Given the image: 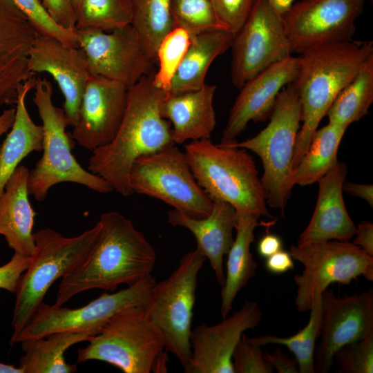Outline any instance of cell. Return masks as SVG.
I'll return each instance as SVG.
<instances>
[{"label": "cell", "mask_w": 373, "mask_h": 373, "mask_svg": "<svg viewBox=\"0 0 373 373\" xmlns=\"http://www.w3.org/2000/svg\"><path fill=\"white\" fill-rule=\"evenodd\" d=\"M168 93L155 84L153 74L142 77L127 90L125 114L114 139L92 151L88 170L123 196L133 193L128 177L135 160L175 144L171 124L160 111Z\"/></svg>", "instance_id": "1"}, {"label": "cell", "mask_w": 373, "mask_h": 373, "mask_svg": "<svg viewBox=\"0 0 373 373\" xmlns=\"http://www.w3.org/2000/svg\"><path fill=\"white\" fill-rule=\"evenodd\" d=\"M102 235L88 258L62 277L54 305L61 306L83 291H113L122 284L131 285L151 274L154 248L132 222L117 211L101 215Z\"/></svg>", "instance_id": "2"}, {"label": "cell", "mask_w": 373, "mask_h": 373, "mask_svg": "<svg viewBox=\"0 0 373 373\" xmlns=\"http://www.w3.org/2000/svg\"><path fill=\"white\" fill-rule=\"evenodd\" d=\"M372 54V41L352 39L318 46L297 57V73L291 84L300 99L302 125L295 144L293 170L338 94Z\"/></svg>", "instance_id": "3"}, {"label": "cell", "mask_w": 373, "mask_h": 373, "mask_svg": "<svg viewBox=\"0 0 373 373\" xmlns=\"http://www.w3.org/2000/svg\"><path fill=\"white\" fill-rule=\"evenodd\" d=\"M184 153L194 178L211 199L229 203L238 214L271 217L256 163L247 149L202 139L186 144Z\"/></svg>", "instance_id": "4"}, {"label": "cell", "mask_w": 373, "mask_h": 373, "mask_svg": "<svg viewBox=\"0 0 373 373\" xmlns=\"http://www.w3.org/2000/svg\"><path fill=\"white\" fill-rule=\"evenodd\" d=\"M102 232L98 222L93 228L74 237L63 236L50 228L34 233L35 250L15 293L11 338L28 323L43 303L50 285L79 267L88 258Z\"/></svg>", "instance_id": "5"}, {"label": "cell", "mask_w": 373, "mask_h": 373, "mask_svg": "<svg viewBox=\"0 0 373 373\" xmlns=\"http://www.w3.org/2000/svg\"><path fill=\"white\" fill-rule=\"evenodd\" d=\"M33 102L42 122L43 154L29 171L28 193L37 201H44L50 189L61 182L83 185L96 192L113 191L103 178L84 169L77 162L71 150L68 125L63 108L52 102V86L45 77H35Z\"/></svg>", "instance_id": "6"}, {"label": "cell", "mask_w": 373, "mask_h": 373, "mask_svg": "<svg viewBox=\"0 0 373 373\" xmlns=\"http://www.w3.org/2000/svg\"><path fill=\"white\" fill-rule=\"evenodd\" d=\"M164 350L162 334L143 306H131L115 314L77 351V361H102L124 373L164 372L167 359Z\"/></svg>", "instance_id": "7"}, {"label": "cell", "mask_w": 373, "mask_h": 373, "mask_svg": "<svg viewBox=\"0 0 373 373\" xmlns=\"http://www.w3.org/2000/svg\"><path fill=\"white\" fill-rule=\"evenodd\" d=\"M269 119L256 136L224 145L249 150L261 159L263 174L260 181L266 202L280 209L283 215L294 186L292 161L301 123L300 99L291 84L278 95Z\"/></svg>", "instance_id": "8"}, {"label": "cell", "mask_w": 373, "mask_h": 373, "mask_svg": "<svg viewBox=\"0 0 373 373\" xmlns=\"http://www.w3.org/2000/svg\"><path fill=\"white\" fill-rule=\"evenodd\" d=\"M206 259L196 249L184 254L171 274L156 283L143 306L161 332L166 351L176 357L184 370L191 355L190 334L198 274Z\"/></svg>", "instance_id": "9"}, {"label": "cell", "mask_w": 373, "mask_h": 373, "mask_svg": "<svg viewBox=\"0 0 373 373\" xmlns=\"http://www.w3.org/2000/svg\"><path fill=\"white\" fill-rule=\"evenodd\" d=\"M133 191L171 205L194 218L211 211L213 202L194 178L184 153L171 144L137 157L129 172Z\"/></svg>", "instance_id": "10"}, {"label": "cell", "mask_w": 373, "mask_h": 373, "mask_svg": "<svg viewBox=\"0 0 373 373\" xmlns=\"http://www.w3.org/2000/svg\"><path fill=\"white\" fill-rule=\"evenodd\" d=\"M289 254L304 267L294 276L298 312L309 311L314 296L331 284L349 285L359 276L373 281V256L348 241H308L291 246Z\"/></svg>", "instance_id": "11"}, {"label": "cell", "mask_w": 373, "mask_h": 373, "mask_svg": "<svg viewBox=\"0 0 373 373\" xmlns=\"http://www.w3.org/2000/svg\"><path fill=\"white\" fill-rule=\"evenodd\" d=\"M156 284L152 274L115 293L104 292L86 305L70 309L41 303L10 344L60 332H90L95 335L115 314L131 306H144Z\"/></svg>", "instance_id": "12"}, {"label": "cell", "mask_w": 373, "mask_h": 373, "mask_svg": "<svg viewBox=\"0 0 373 373\" xmlns=\"http://www.w3.org/2000/svg\"><path fill=\"white\" fill-rule=\"evenodd\" d=\"M231 76L240 89L250 79L291 55L281 16L267 0H255L231 45Z\"/></svg>", "instance_id": "13"}, {"label": "cell", "mask_w": 373, "mask_h": 373, "mask_svg": "<svg viewBox=\"0 0 373 373\" xmlns=\"http://www.w3.org/2000/svg\"><path fill=\"white\" fill-rule=\"evenodd\" d=\"M365 0H300L281 19L291 52L350 41Z\"/></svg>", "instance_id": "14"}, {"label": "cell", "mask_w": 373, "mask_h": 373, "mask_svg": "<svg viewBox=\"0 0 373 373\" xmlns=\"http://www.w3.org/2000/svg\"><path fill=\"white\" fill-rule=\"evenodd\" d=\"M75 32L91 75L117 81L128 89L151 75L154 64L131 24L108 32L95 29Z\"/></svg>", "instance_id": "15"}, {"label": "cell", "mask_w": 373, "mask_h": 373, "mask_svg": "<svg viewBox=\"0 0 373 373\" xmlns=\"http://www.w3.org/2000/svg\"><path fill=\"white\" fill-rule=\"evenodd\" d=\"M321 298V341L314 352L315 372L327 373L341 347L373 334V289L338 297L327 288Z\"/></svg>", "instance_id": "16"}, {"label": "cell", "mask_w": 373, "mask_h": 373, "mask_svg": "<svg viewBox=\"0 0 373 373\" xmlns=\"http://www.w3.org/2000/svg\"><path fill=\"white\" fill-rule=\"evenodd\" d=\"M262 312L256 302L246 301L215 325L202 324L190 334L191 355L186 373H234L232 354L242 334L256 328Z\"/></svg>", "instance_id": "17"}, {"label": "cell", "mask_w": 373, "mask_h": 373, "mask_svg": "<svg viewBox=\"0 0 373 373\" xmlns=\"http://www.w3.org/2000/svg\"><path fill=\"white\" fill-rule=\"evenodd\" d=\"M127 90L117 81L91 75L82 96L71 138L92 151L109 144L124 118Z\"/></svg>", "instance_id": "18"}, {"label": "cell", "mask_w": 373, "mask_h": 373, "mask_svg": "<svg viewBox=\"0 0 373 373\" xmlns=\"http://www.w3.org/2000/svg\"><path fill=\"white\" fill-rule=\"evenodd\" d=\"M28 67L35 74L47 73L64 97L63 110L69 126H75L86 84L91 76L84 52L57 39L38 34L30 50Z\"/></svg>", "instance_id": "19"}, {"label": "cell", "mask_w": 373, "mask_h": 373, "mask_svg": "<svg viewBox=\"0 0 373 373\" xmlns=\"http://www.w3.org/2000/svg\"><path fill=\"white\" fill-rule=\"evenodd\" d=\"M297 66L298 58L291 55L248 80L230 111L220 144L236 142L249 122L269 119L278 95L294 81Z\"/></svg>", "instance_id": "20"}, {"label": "cell", "mask_w": 373, "mask_h": 373, "mask_svg": "<svg viewBox=\"0 0 373 373\" xmlns=\"http://www.w3.org/2000/svg\"><path fill=\"white\" fill-rule=\"evenodd\" d=\"M37 35L11 0H0V107L16 105L20 87L34 77L28 61Z\"/></svg>", "instance_id": "21"}, {"label": "cell", "mask_w": 373, "mask_h": 373, "mask_svg": "<svg viewBox=\"0 0 373 373\" xmlns=\"http://www.w3.org/2000/svg\"><path fill=\"white\" fill-rule=\"evenodd\" d=\"M347 173V165L338 162L318 180L315 209L297 244L313 240L348 241L355 236L356 226L347 211L343 197Z\"/></svg>", "instance_id": "22"}, {"label": "cell", "mask_w": 373, "mask_h": 373, "mask_svg": "<svg viewBox=\"0 0 373 373\" xmlns=\"http://www.w3.org/2000/svg\"><path fill=\"white\" fill-rule=\"evenodd\" d=\"M211 213L203 218H194L183 211L173 209L168 212V222L173 227L188 229L195 236L196 250L208 258L216 278L221 287L224 285L225 274L223 257L227 254L234 238L237 213L229 203L212 199Z\"/></svg>", "instance_id": "23"}, {"label": "cell", "mask_w": 373, "mask_h": 373, "mask_svg": "<svg viewBox=\"0 0 373 373\" xmlns=\"http://www.w3.org/2000/svg\"><path fill=\"white\" fill-rule=\"evenodd\" d=\"M216 86L204 84L200 88L178 95L168 93L161 115L171 124L175 144L209 139L216 124L213 101Z\"/></svg>", "instance_id": "24"}, {"label": "cell", "mask_w": 373, "mask_h": 373, "mask_svg": "<svg viewBox=\"0 0 373 373\" xmlns=\"http://www.w3.org/2000/svg\"><path fill=\"white\" fill-rule=\"evenodd\" d=\"M29 170L19 165L0 195V235L15 253L31 256L35 243L32 227L37 213L28 200Z\"/></svg>", "instance_id": "25"}, {"label": "cell", "mask_w": 373, "mask_h": 373, "mask_svg": "<svg viewBox=\"0 0 373 373\" xmlns=\"http://www.w3.org/2000/svg\"><path fill=\"white\" fill-rule=\"evenodd\" d=\"M35 84L33 77L20 87L14 123L0 146V195L22 160L32 151H42V126L32 119L26 103L27 95Z\"/></svg>", "instance_id": "26"}, {"label": "cell", "mask_w": 373, "mask_h": 373, "mask_svg": "<svg viewBox=\"0 0 373 373\" xmlns=\"http://www.w3.org/2000/svg\"><path fill=\"white\" fill-rule=\"evenodd\" d=\"M233 34L213 29L191 35L186 53L172 79L169 93L178 95L200 88L213 61L231 47Z\"/></svg>", "instance_id": "27"}, {"label": "cell", "mask_w": 373, "mask_h": 373, "mask_svg": "<svg viewBox=\"0 0 373 373\" xmlns=\"http://www.w3.org/2000/svg\"><path fill=\"white\" fill-rule=\"evenodd\" d=\"M256 214H238L235 229L236 236L227 255V272L221 291L220 314L227 317L233 308L236 296L252 278L258 268L250 251L254 240L255 229L262 224Z\"/></svg>", "instance_id": "28"}, {"label": "cell", "mask_w": 373, "mask_h": 373, "mask_svg": "<svg viewBox=\"0 0 373 373\" xmlns=\"http://www.w3.org/2000/svg\"><path fill=\"white\" fill-rule=\"evenodd\" d=\"M95 334L90 332H60L43 338H33L21 342L24 354L19 367L23 373H73L75 364L66 362L64 353L74 344L89 341Z\"/></svg>", "instance_id": "29"}, {"label": "cell", "mask_w": 373, "mask_h": 373, "mask_svg": "<svg viewBox=\"0 0 373 373\" xmlns=\"http://www.w3.org/2000/svg\"><path fill=\"white\" fill-rule=\"evenodd\" d=\"M346 129L328 123L315 131L307 151L293 170L294 186L318 182L338 163V150Z\"/></svg>", "instance_id": "30"}, {"label": "cell", "mask_w": 373, "mask_h": 373, "mask_svg": "<svg viewBox=\"0 0 373 373\" xmlns=\"http://www.w3.org/2000/svg\"><path fill=\"white\" fill-rule=\"evenodd\" d=\"M373 102V54L338 94L327 115L330 124L347 128L368 113Z\"/></svg>", "instance_id": "31"}, {"label": "cell", "mask_w": 373, "mask_h": 373, "mask_svg": "<svg viewBox=\"0 0 373 373\" xmlns=\"http://www.w3.org/2000/svg\"><path fill=\"white\" fill-rule=\"evenodd\" d=\"M132 26L154 64L164 38L175 28L171 0H133Z\"/></svg>", "instance_id": "32"}, {"label": "cell", "mask_w": 373, "mask_h": 373, "mask_svg": "<svg viewBox=\"0 0 373 373\" xmlns=\"http://www.w3.org/2000/svg\"><path fill=\"white\" fill-rule=\"evenodd\" d=\"M310 316L307 324L296 334L288 337H280L267 334L249 338L258 345L278 344L285 345L294 354L299 373H314V352L317 338L320 336L322 323L321 294L314 296L310 308Z\"/></svg>", "instance_id": "33"}, {"label": "cell", "mask_w": 373, "mask_h": 373, "mask_svg": "<svg viewBox=\"0 0 373 373\" xmlns=\"http://www.w3.org/2000/svg\"><path fill=\"white\" fill-rule=\"evenodd\" d=\"M132 19L133 0H82L75 29L109 32L131 24Z\"/></svg>", "instance_id": "34"}, {"label": "cell", "mask_w": 373, "mask_h": 373, "mask_svg": "<svg viewBox=\"0 0 373 373\" xmlns=\"http://www.w3.org/2000/svg\"><path fill=\"white\" fill-rule=\"evenodd\" d=\"M171 10L175 27L184 29L191 35L213 29L227 30L211 0H171Z\"/></svg>", "instance_id": "35"}, {"label": "cell", "mask_w": 373, "mask_h": 373, "mask_svg": "<svg viewBox=\"0 0 373 373\" xmlns=\"http://www.w3.org/2000/svg\"><path fill=\"white\" fill-rule=\"evenodd\" d=\"M191 35L184 29L175 27L162 41L157 52L158 70L153 82L169 93L172 79L189 46Z\"/></svg>", "instance_id": "36"}, {"label": "cell", "mask_w": 373, "mask_h": 373, "mask_svg": "<svg viewBox=\"0 0 373 373\" xmlns=\"http://www.w3.org/2000/svg\"><path fill=\"white\" fill-rule=\"evenodd\" d=\"M28 17L38 34L50 36L68 46L79 48L75 30L64 28L50 17L41 0H11Z\"/></svg>", "instance_id": "37"}, {"label": "cell", "mask_w": 373, "mask_h": 373, "mask_svg": "<svg viewBox=\"0 0 373 373\" xmlns=\"http://www.w3.org/2000/svg\"><path fill=\"white\" fill-rule=\"evenodd\" d=\"M338 372H373V334L366 338L348 343L334 354Z\"/></svg>", "instance_id": "38"}, {"label": "cell", "mask_w": 373, "mask_h": 373, "mask_svg": "<svg viewBox=\"0 0 373 373\" xmlns=\"http://www.w3.org/2000/svg\"><path fill=\"white\" fill-rule=\"evenodd\" d=\"M232 363L234 373H272L274 370L261 346L251 343L244 333L233 352Z\"/></svg>", "instance_id": "39"}, {"label": "cell", "mask_w": 373, "mask_h": 373, "mask_svg": "<svg viewBox=\"0 0 373 373\" xmlns=\"http://www.w3.org/2000/svg\"><path fill=\"white\" fill-rule=\"evenodd\" d=\"M224 27L233 35L247 19L255 0H211Z\"/></svg>", "instance_id": "40"}, {"label": "cell", "mask_w": 373, "mask_h": 373, "mask_svg": "<svg viewBox=\"0 0 373 373\" xmlns=\"http://www.w3.org/2000/svg\"><path fill=\"white\" fill-rule=\"evenodd\" d=\"M30 262V256L15 253L9 262L0 266V289L15 294L19 280Z\"/></svg>", "instance_id": "41"}, {"label": "cell", "mask_w": 373, "mask_h": 373, "mask_svg": "<svg viewBox=\"0 0 373 373\" xmlns=\"http://www.w3.org/2000/svg\"><path fill=\"white\" fill-rule=\"evenodd\" d=\"M50 17L60 26L75 30L76 14L73 0H41Z\"/></svg>", "instance_id": "42"}, {"label": "cell", "mask_w": 373, "mask_h": 373, "mask_svg": "<svg viewBox=\"0 0 373 373\" xmlns=\"http://www.w3.org/2000/svg\"><path fill=\"white\" fill-rule=\"evenodd\" d=\"M267 361L276 370L278 373H298V363L296 358H290L284 354L278 347L271 354L265 356Z\"/></svg>", "instance_id": "43"}, {"label": "cell", "mask_w": 373, "mask_h": 373, "mask_svg": "<svg viewBox=\"0 0 373 373\" xmlns=\"http://www.w3.org/2000/svg\"><path fill=\"white\" fill-rule=\"evenodd\" d=\"M265 267L271 273L280 274L294 269V264L289 252L281 249L267 258Z\"/></svg>", "instance_id": "44"}, {"label": "cell", "mask_w": 373, "mask_h": 373, "mask_svg": "<svg viewBox=\"0 0 373 373\" xmlns=\"http://www.w3.org/2000/svg\"><path fill=\"white\" fill-rule=\"evenodd\" d=\"M354 236L352 243L373 256V224L370 221L361 222L356 227Z\"/></svg>", "instance_id": "45"}, {"label": "cell", "mask_w": 373, "mask_h": 373, "mask_svg": "<svg viewBox=\"0 0 373 373\" xmlns=\"http://www.w3.org/2000/svg\"><path fill=\"white\" fill-rule=\"evenodd\" d=\"M281 239L274 234H266L258 242L257 251L263 258H268L276 252L283 249Z\"/></svg>", "instance_id": "46"}, {"label": "cell", "mask_w": 373, "mask_h": 373, "mask_svg": "<svg viewBox=\"0 0 373 373\" xmlns=\"http://www.w3.org/2000/svg\"><path fill=\"white\" fill-rule=\"evenodd\" d=\"M343 191L352 195L363 199L371 207H373L372 184H363L350 182H344L343 184Z\"/></svg>", "instance_id": "47"}, {"label": "cell", "mask_w": 373, "mask_h": 373, "mask_svg": "<svg viewBox=\"0 0 373 373\" xmlns=\"http://www.w3.org/2000/svg\"><path fill=\"white\" fill-rule=\"evenodd\" d=\"M15 107H11L3 110L0 114V137L11 128L15 121Z\"/></svg>", "instance_id": "48"}, {"label": "cell", "mask_w": 373, "mask_h": 373, "mask_svg": "<svg viewBox=\"0 0 373 373\" xmlns=\"http://www.w3.org/2000/svg\"><path fill=\"white\" fill-rule=\"evenodd\" d=\"M274 10L283 15L296 1V0H267Z\"/></svg>", "instance_id": "49"}, {"label": "cell", "mask_w": 373, "mask_h": 373, "mask_svg": "<svg viewBox=\"0 0 373 373\" xmlns=\"http://www.w3.org/2000/svg\"><path fill=\"white\" fill-rule=\"evenodd\" d=\"M0 373H23L19 367L0 363Z\"/></svg>", "instance_id": "50"}, {"label": "cell", "mask_w": 373, "mask_h": 373, "mask_svg": "<svg viewBox=\"0 0 373 373\" xmlns=\"http://www.w3.org/2000/svg\"><path fill=\"white\" fill-rule=\"evenodd\" d=\"M82 0H73V5H74V8H75V14H76V11L80 4V2H81Z\"/></svg>", "instance_id": "51"}]
</instances>
